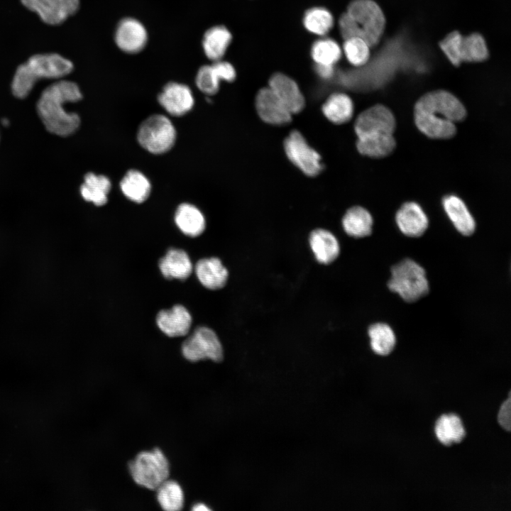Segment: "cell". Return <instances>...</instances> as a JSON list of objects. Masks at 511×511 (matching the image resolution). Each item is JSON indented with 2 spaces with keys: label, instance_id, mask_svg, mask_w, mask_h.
Wrapping results in <instances>:
<instances>
[{
  "label": "cell",
  "instance_id": "obj_19",
  "mask_svg": "<svg viewBox=\"0 0 511 511\" xmlns=\"http://www.w3.org/2000/svg\"><path fill=\"white\" fill-rule=\"evenodd\" d=\"M194 272L199 282L209 290H219L226 283L229 273L220 259L216 257L199 260Z\"/></svg>",
  "mask_w": 511,
  "mask_h": 511
},
{
  "label": "cell",
  "instance_id": "obj_22",
  "mask_svg": "<svg viewBox=\"0 0 511 511\" xmlns=\"http://www.w3.org/2000/svg\"><path fill=\"white\" fill-rule=\"evenodd\" d=\"M309 245L317 261L323 264L333 262L339 254L336 238L325 229L314 230L309 236Z\"/></svg>",
  "mask_w": 511,
  "mask_h": 511
},
{
  "label": "cell",
  "instance_id": "obj_13",
  "mask_svg": "<svg viewBox=\"0 0 511 511\" xmlns=\"http://www.w3.org/2000/svg\"><path fill=\"white\" fill-rule=\"evenodd\" d=\"M116 45L127 53L141 51L148 41V33L144 26L133 18L122 19L118 24L114 36Z\"/></svg>",
  "mask_w": 511,
  "mask_h": 511
},
{
  "label": "cell",
  "instance_id": "obj_33",
  "mask_svg": "<svg viewBox=\"0 0 511 511\" xmlns=\"http://www.w3.org/2000/svg\"><path fill=\"white\" fill-rule=\"evenodd\" d=\"M334 17L331 12L323 7H313L304 13L303 24L310 33L324 36L334 26Z\"/></svg>",
  "mask_w": 511,
  "mask_h": 511
},
{
  "label": "cell",
  "instance_id": "obj_12",
  "mask_svg": "<svg viewBox=\"0 0 511 511\" xmlns=\"http://www.w3.org/2000/svg\"><path fill=\"white\" fill-rule=\"evenodd\" d=\"M29 10L38 13L43 22L57 25L76 13L79 0H21Z\"/></svg>",
  "mask_w": 511,
  "mask_h": 511
},
{
  "label": "cell",
  "instance_id": "obj_3",
  "mask_svg": "<svg viewBox=\"0 0 511 511\" xmlns=\"http://www.w3.org/2000/svg\"><path fill=\"white\" fill-rule=\"evenodd\" d=\"M339 28L345 40L351 37L363 39L370 48L376 45L385 30V18L373 0H352L339 19Z\"/></svg>",
  "mask_w": 511,
  "mask_h": 511
},
{
  "label": "cell",
  "instance_id": "obj_35",
  "mask_svg": "<svg viewBox=\"0 0 511 511\" xmlns=\"http://www.w3.org/2000/svg\"><path fill=\"white\" fill-rule=\"evenodd\" d=\"M342 50L353 65L359 67L367 63L370 58L369 45L362 38L351 37L344 40Z\"/></svg>",
  "mask_w": 511,
  "mask_h": 511
},
{
  "label": "cell",
  "instance_id": "obj_24",
  "mask_svg": "<svg viewBox=\"0 0 511 511\" xmlns=\"http://www.w3.org/2000/svg\"><path fill=\"white\" fill-rule=\"evenodd\" d=\"M232 40L231 32L223 26L208 29L202 39L204 52L213 62L221 60Z\"/></svg>",
  "mask_w": 511,
  "mask_h": 511
},
{
  "label": "cell",
  "instance_id": "obj_40",
  "mask_svg": "<svg viewBox=\"0 0 511 511\" xmlns=\"http://www.w3.org/2000/svg\"><path fill=\"white\" fill-rule=\"evenodd\" d=\"M192 510L194 511H202V510H209V508L204 503L198 502L197 504H194L192 507Z\"/></svg>",
  "mask_w": 511,
  "mask_h": 511
},
{
  "label": "cell",
  "instance_id": "obj_14",
  "mask_svg": "<svg viewBox=\"0 0 511 511\" xmlns=\"http://www.w3.org/2000/svg\"><path fill=\"white\" fill-rule=\"evenodd\" d=\"M158 102L170 115L181 116L192 109L194 97L188 86L172 82L163 87L158 96Z\"/></svg>",
  "mask_w": 511,
  "mask_h": 511
},
{
  "label": "cell",
  "instance_id": "obj_32",
  "mask_svg": "<svg viewBox=\"0 0 511 511\" xmlns=\"http://www.w3.org/2000/svg\"><path fill=\"white\" fill-rule=\"evenodd\" d=\"M370 346L373 351L380 356H386L392 352L396 337L392 328L385 323L372 324L368 329Z\"/></svg>",
  "mask_w": 511,
  "mask_h": 511
},
{
  "label": "cell",
  "instance_id": "obj_39",
  "mask_svg": "<svg viewBox=\"0 0 511 511\" xmlns=\"http://www.w3.org/2000/svg\"><path fill=\"white\" fill-rule=\"evenodd\" d=\"M314 69L318 75L324 79H329L334 74V66L315 64Z\"/></svg>",
  "mask_w": 511,
  "mask_h": 511
},
{
  "label": "cell",
  "instance_id": "obj_8",
  "mask_svg": "<svg viewBox=\"0 0 511 511\" xmlns=\"http://www.w3.org/2000/svg\"><path fill=\"white\" fill-rule=\"evenodd\" d=\"M137 139L139 144L153 154L170 150L176 140V130L171 121L162 114L151 115L140 125Z\"/></svg>",
  "mask_w": 511,
  "mask_h": 511
},
{
  "label": "cell",
  "instance_id": "obj_18",
  "mask_svg": "<svg viewBox=\"0 0 511 511\" xmlns=\"http://www.w3.org/2000/svg\"><path fill=\"white\" fill-rule=\"evenodd\" d=\"M396 222L402 233L410 237L422 236L428 227V219L414 202L404 204L396 214Z\"/></svg>",
  "mask_w": 511,
  "mask_h": 511
},
{
  "label": "cell",
  "instance_id": "obj_34",
  "mask_svg": "<svg viewBox=\"0 0 511 511\" xmlns=\"http://www.w3.org/2000/svg\"><path fill=\"white\" fill-rule=\"evenodd\" d=\"M341 55L340 45L331 38L319 39L312 44L311 48V56L315 64L334 66Z\"/></svg>",
  "mask_w": 511,
  "mask_h": 511
},
{
  "label": "cell",
  "instance_id": "obj_9",
  "mask_svg": "<svg viewBox=\"0 0 511 511\" xmlns=\"http://www.w3.org/2000/svg\"><path fill=\"white\" fill-rule=\"evenodd\" d=\"M182 353L185 359L197 362L209 359L219 362L223 359V348L216 334L207 326L194 329L182 345Z\"/></svg>",
  "mask_w": 511,
  "mask_h": 511
},
{
  "label": "cell",
  "instance_id": "obj_36",
  "mask_svg": "<svg viewBox=\"0 0 511 511\" xmlns=\"http://www.w3.org/2000/svg\"><path fill=\"white\" fill-rule=\"evenodd\" d=\"M221 81L212 64L201 67L195 79L197 87L207 95L214 94L219 91Z\"/></svg>",
  "mask_w": 511,
  "mask_h": 511
},
{
  "label": "cell",
  "instance_id": "obj_28",
  "mask_svg": "<svg viewBox=\"0 0 511 511\" xmlns=\"http://www.w3.org/2000/svg\"><path fill=\"white\" fill-rule=\"evenodd\" d=\"M324 115L334 123L341 124L348 121L353 113V104L346 94L336 92L331 94L322 106Z\"/></svg>",
  "mask_w": 511,
  "mask_h": 511
},
{
  "label": "cell",
  "instance_id": "obj_10",
  "mask_svg": "<svg viewBox=\"0 0 511 511\" xmlns=\"http://www.w3.org/2000/svg\"><path fill=\"white\" fill-rule=\"evenodd\" d=\"M284 149L288 159L305 175L314 177L322 170L319 154L299 131L295 130L288 135L284 141Z\"/></svg>",
  "mask_w": 511,
  "mask_h": 511
},
{
  "label": "cell",
  "instance_id": "obj_6",
  "mask_svg": "<svg viewBox=\"0 0 511 511\" xmlns=\"http://www.w3.org/2000/svg\"><path fill=\"white\" fill-rule=\"evenodd\" d=\"M128 470L136 484L153 490L170 476L168 460L158 448L138 453L128 463Z\"/></svg>",
  "mask_w": 511,
  "mask_h": 511
},
{
  "label": "cell",
  "instance_id": "obj_26",
  "mask_svg": "<svg viewBox=\"0 0 511 511\" xmlns=\"http://www.w3.org/2000/svg\"><path fill=\"white\" fill-rule=\"evenodd\" d=\"M356 145L362 155L383 158L393 151L396 143L392 134L380 133L358 137Z\"/></svg>",
  "mask_w": 511,
  "mask_h": 511
},
{
  "label": "cell",
  "instance_id": "obj_20",
  "mask_svg": "<svg viewBox=\"0 0 511 511\" xmlns=\"http://www.w3.org/2000/svg\"><path fill=\"white\" fill-rule=\"evenodd\" d=\"M158 265L162 275L170 280H186L193 270V265L187 253L179 248H170L160 259Z\"/></svg>",
  "mask_w": 511,
  "mask_h": 511
},
{
  "label": "cell",
  "instance_id": "obj_17",
  "mask_svg": "<svg viewBox=\"0 0 511 511\" xmlns=\"http://www.w3.org/2000/svg\"><path fill=\"white\" fill-rule=\"evenodd\" d=\"M192 323V315L181 304H175L169 309H163L156 316L157 326L169 337L185 336L189 331Z\"/></svg>",
  "mask_w": 511,
  "mask_h": 511
},
{
  "label": "cell",
  "instance_id": "obj_4",
  "mask_svg": "<svg viewBox=\"0 0 511 511\" xmlns=\"http://www.w3.org/2000/svg\"><path fill=\"white\" fill-rule=\"evenodd\" d=\"M73 70L71 61L56 53L38 54L19 65L11 82L13 94L19 99L26 97L37 81L59 79Z\"/></svg>",
  "mask_w": 511,
  "mask_h": 511
},
{
  "label": "cell",
  "instance_id": "obj_23",
  "mask_svg": "<svg viewBox=\"0 0 511 511\" xmlns=\"http://www.w3.org/2000/svg\"><path fill=\"white\" fill-rule=\"evenodd\" d=\"M443 206L459 233L463 236L473 234L476 229L474 219L461 199L454 195L448 196L444 199Z\"/></svg>",
  "mask_w": 511,
  "mask_h": 511
},
{
  "label": "cell",
  "instance_id": "obj_27",
  "mask_svg": "<svg viewBox=\"0 0 511 511\" xmlns=\"http://www.w3.org/2000/svg\"><path fill=\"white\" fill-rule=\"evenodd\" d=\"M122 193L135 203L145 201L150 193L151 185L148 179L137 170H130L120 182Z\"/></svg>",
  "mask_w": 511,
  "mask_h": 511
},
{
  "label": "cell",
  "instance_id": "obj_31",
  "mask_svg": "<svg viewBox=\"0 0 511 511\" xmlns=\"http://www.w3.org/2000/svg\"><path fill=\"white\" fill-rule=\"evenodd\" d=\"M157 500L163 510L178 511L184 505V493L180 485L167 478L156 488Z\"/></svg>",
  "mask_w": 511,
  "mask_h": 511
},
{
  "label": "cell",
  "instance_id": "obj_5",
  "mask_svg": "<svg viewBox=\"0 0 511 511\" xmlns=\"http://www.w3.org/2000/svg\"><path fill=\"white\" fill-rule=\"evenodd\" d=\"M388 286L392 292L398 294L407 302L418 300L429 290L424 269L409 258L392 267Z\"/></svg>",
  "mask_w": 511,
  "mask_h": 511
},
{
  "label": "cell",
  "instance_id": "obj_37",
  "mask_svg": "<svg viewBox=\"0 0 511 511\" xmlns=\"http://www.w3.org/2000/svg\"><path fill=\"white\" fill-rule=\"evenodd\" d=\"M212 65L219 74L221 80L230 82L235 79L236 72L230 62L219 60L213 62Z\"/></svg>",
  "mask_w": 511,
  "mask_h": 511
},
{
  "label": "cell",
  "instance_id": "obj_7",
  "mask_svg": "<svg viewBox=\"0 0 511 511\" xmlns=\"http://www.w3.org/2000/svg\"><path fill=\"white\" fill-rule=\"evenodd\" d=\"M439 47L455 66L463 62H482L489 56L485 40L478 33L463 36L458 31H454L439 42Z\"/></svg>",
  "mask_w": 511,
  "mask_h": 511
},
{
  "label": "cell",
  "instance_id": "obj_25",
  "mask_svg": "<svg viewBox=\"0 0 511 511\" xmlns=\"http://www.w3.org/2000/svg\"><path fill=\"white\" fill-rule=\"evenodd\" d=\"M111 187V184L107 177L88 172L84 175L79 190L85 201L92 202L96 206H102L108 201Z\"/></svg>",
  "mask_w": 511,
  "mask_h": 511
},
{
  "label": "cell",
  "instance_id": "obj_38",
  "mask_svg": "<svg viewBox=\"0 0 511 511\" xmlns=\"http://www.w3.org/2000/svg\"><path fill=\"white\" fill-rule=\"evenodd\" d=\"M498 420L500 425L505 430L510 431L511 428V400L510 395L501 405Z\"/></svg>",
  "mask_w": 511,
  "mask_h": 511
},
{
  "label": "cell",
  "instance_id": "obj_11",
  "mask_svg": "<svg viewBox=\"0 0 511 511\" xmlns=\"http://www.w3.org/2000/svg\"><path fill=\"white\" fill-rule=\"evenodd\" d=\"M395 119L386 106H373L363 111L357 118L354 129L358 137L380 133L392 134Z\"/></svg>",
  "mask_w": 511,
  "mask_h": 511
},
{
  "label": "cell",
  "instance_id": "obj_15",
  "mask_svg": "<svg viewBox=\"0 0 511 511\" xmlns=\"http://www.w3.org/2000/svg\"><path fill=\"white\" fill-rule=\"evenodd\" d=\"M256 108L260 118L269 124L283 125L292 119L290 111L268 87L258 92Z\"/></svg>",
  "mask_w": 511,
  "mask_h": 511
},
{
  "label": "cell",
  "instance_id": "obj_30",
  "mask_svg": "<svg viewBox=\"0 0 511 511\" xmlns=\"http://www.w3.org/2000/svg\"><path fill=\"white\" fill-rule=\"evenodd\" d=\"M435 434L438 440L446 446L461 442L466 431L461 419L454 414H444L436 421Z\"/></svg>",
  "mask_w": 511,
  "mask_h": 511
},
{
  "label": "cell",
  "instance_id": "obj_29",
  "mask_svg": "<svg viewBox=\"0 0 511 511\" xmlns=\"http://www.w3.org/2000/svg\"><path fill=\"white\" fill-rule=\"evenodd\" d=\"M345 232L355 238L369 236L372 232L373 218L370 214L361 207H353L347 210L342 219Z\"/></svg>",
  "mask_w": 511,
  "mask_h": 511
},
{
  "label": "cell",
  "instance_id": "obj_21",
  "mask_svg": "<svg viewBox=\"0 0 511 511\" xmlns=\"http://www.w3.org/2000/svg\"><path fill=\"white\" fill-rule=\"evenodd\" d=\"M175 222L182 233L193 238L200 236L206 227L203 214L197 207L189 203H182L177 207Z\"/></svg>",
  "mask_w": 511,
  "mask_h": 511
},
{
  "label": "cell",
  "instance_id": "obj_1",
  "mask_svg": "<svg viewBox=\"0 0 511 511\" xmlns=\"http://www.w3.org/2000/svg\"><path fill=\"white\" fill-rule=\"evenodd\" d=\"M466 111L452 94L436 90L423 95L414 106L415 123L427 136L446 139L456 131L455 123L464 119Z\"/></svg>",
  "mask_w": 511,
  "mask_h": 511
},
{
  "label": "cell",
  "instance_id": "obj_16",
  "mask_svg": "<svg viewBox=\"0 0 511 511\" xmlns=\"http://www.w3.org/2000/svg\"><path fill=\"white\" fill-rule=\"evenodd\" d=\"M268 87L292 114L300 112L305 104L304 98L296 82L289 76L277 72L269 79Z\"/></svg>",
  "mask_w": 511,
  "mask_h": 511
},
{
  "label": "cell",
  "instance_id": "obj_2",
  "mask_svg": "<svg viewBox=\"0 0 511 511\" xmlns=\"http://www.w3.org/2000/svg\"><path fill=\"white\" fill-rule=\"evenodd\" d=\"M82 98L78 85L71 81L60 80L45 88L36 109L47 131L59 136H68L75 133L80 125V118L76 113L67 112L64 105Z\"/></svg>",
  "mask_w": 511,
  "mask_h": 511
}]
</instances>
